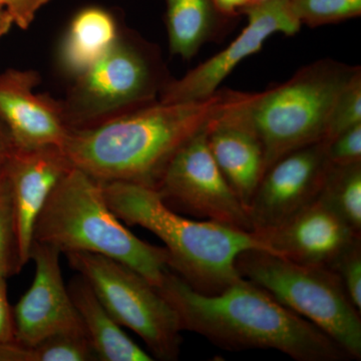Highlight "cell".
<instances>
[{
	"label": "cell",
	"instance_id": "1",
	"mask_svg": "<svg viewBox=\"0 0 361 361\" xmlns=\"http://www.w3.org/2000/svg\"><path fill=\"white\" fill-rule=\"evenodd\" d=\"M248 96L219 90L203 101L154 102L126 115L70 129L63 149L75 167L99 182L156 189L178 149Z\"/></svg>",
	"mask_w": 361,
	"mask_h": 361
},
{
	"label": "cell",
	"instance_id": "2",
	"mask_svg": "<svg viewBox=\"0 0 361 361\" xmlns=\"http://www.w3.org/2000/svg\"><path fill=\"white\" fill-rule=\"evenodd\" d=\"M157 289L177 313L183 331L225 350L274 349L297 361L351 360L331 337L246 278L219 293L204 294L169 270Z\"/></svg>",
	"mask_w": 361,
	"mask_h": 361
},
{
	"label": "cell",
	"instance_id": "3",
	"mask_svg": "<svg viewBox=\"0 0 361 361\" xmlns=\"http://www.w3.org/2000/svg\"><path fill=\"white\" fill-rule=\"evenodd\" d=\"M103 187L116 217L158 236L170 255V270L201 293H219L241 278L236 261L243 252L274 253L255 233L180 215L153 188L125 182L103 183Z\"/></svg>",
	"mask_w": 361,
	"mask_h": 361
},
{
	"label": "cell",
	"instance_id": "4",
	"mask_svg": "<svg viewBox=\"0 0 361 361\" xmlns=\"http://www.w3.org/2000/svg\"><path fill=\"white\" fill-rule=\"evenodd\" d=\"M33 241L61 253L87 252L115 259L159 287L170 270V255L137 238L111 211L103 183L77 167L54 188L35 226Z\"/></svg>",
	"mask_w": 361,
	"mask_h": 361
},
{
	"label": "cell",
	"instance_id": "5",
	"mask_svg": "<svg viewBox=\"0 0 361 361\" xmlns=\"http://www.w3.org/2000/svg\"><path fill=\"white\" fill-rule=\"evenodd\" d=\"M356 68L320 59L274 89L252 94L244 111L264 148L265 171L287 154L324 141L334 102Z\"/></svg>",
	"mask_w": 361,
	"mask_h": 361
},
{
	"label": "cell",
	"instance_id": "6",
	"mask_svg": "<svg viewBox=\"0 0 361 361\" xmlns=\"http://www.w3.org/2000/svg\"><path fill=\"white\" fill-rule=\"evenodd\" d=\"M236 267L242 277L331 337L351 360H360V311L334 270L255 249L240 254Z\"/></svg>",
	"mask_w": 361,
	"mask_h": 361
},
{
	"label": "cell",
	"instance_id": "7",
	"mask_svg": "<svg viewBox=\"0 0 361 361\" xmlns=\"http://www.w3.org/2000/svg\"><path fill=\"white\" fill-rule=\"evenodd\" d=\"M66 255L118 324L141 337L153 357L178 360L182 327L177 313L157 287L115 259L87 252Z\"/></svg>",
	"mask_w": 361,
	"mask_h": 361
},
{
	"label": "cell",
	"instance_id": "8",
	"mask_svg": "<svg viewBox=\"0 0 361 361\" xmlns=\"http://www.w3.org/2000/svg\"><path fill=\"white\" fill-rule=\"evenodd\" d=\"M75 80L63 106L70 129L128 106L154 103L168 82L155 51L122 37Z\"/></svg>",
	"mask_w": 361,
	"mask_h": 361
},
{
	"label": "cell",
	"instance_id": "9",
	"mask_svg": "<svg viewBox=\"0 0 361 361\" xmlns=\"http://www.w3.org/2000/svg\"><path fill=\"white\" fill-rule=\"evenodd\" d=\"M208 125L178 149L155 190L176 212L183 211L203 220L252 232L245 207L209 149Z\"/></svg>",
	"mask_w": 361,
	"mask_h": 361
},
{
	"label": "cell",
	"instance_id": "10",
	"mask_svg": "<svg viewBox=\"0 0 361 361\" xmlns=\"http://www.w3.org/2000/svg\"><path fill=\"white\" fill-rule=\"evenodd\" d=\"M247 25L238 37L219 54L187 73L171 80L160 92L161 103H187L209 99L221 84L249 56L262 49L266 40L275 33L294 35L301 25L294 18L289 0H269L244 9Z\"/></svg>",
	"mask_w": 361,
	"mask_h": 361
},
{
	"label": "cell",
	"instance_id": "11",
	"mask_svg": "<svg viewBox=\"0 0 361 361\" xmlns=\"http://www.w3.org/2000/svg\"><path fill=\"white\" fill-rule=\"evenodd\" d=\"M324 141L287 154L265 171L248 207L252 232L284 224L314 203L329 174Z\"/></svg>",
	"mask_w": 361,
	"mask_h": 361
},
{
	"label": "cell",
	"instance_id": "12",
	"mask_svg": "<svg viewBox=\"0 0 361 361\" xmlns=\"http://www.w3.org/2000/svg\"><path fill=\"white\" fill-rule=\"evenodd\" d=\"M61 252L33 241L30 260L35 261L32 286L13 308L14 341L32 346L49 337L85 334L75 304L61 274Z\"/></svg>",
	"mask_w": 361,
	"mask_h": 361
},
{
	"label": "cell",
	"instance_id": "13",
	"mask_svg": "<svg viewBox=\"0 0 361 361\" xmlns=\"http://www.w3.org/2000/svg\"><path fill=\"white\" fill-rule=\"evenodd\" d=\"M75 167L63 148L16 149L6 165L21 266L30 261L35 223L54 188Z\"/></svg>",
	"mask_w": 361,
	"mask_h": 361
},
{
	"label": "cell",
	"instance_id": "14",
	"mask_svg": "<svg viewBox=\"0 0 361 361\" xmlns=\"http://www.w3.org/2000/svg\"><path fill=\"white\" fill-rule=\"evenodd\" d=\"M39 82L33 71L0 75V121L16 149L63 148L70 132L63 106L35 94Z\"/></svg>",
	"mask_w": 361,
	"mask_h": 361
},
{
	"label": "cell",
	"instance_id": "15",
	"mask_svg": "<svg viewBox=\"0 0 361 361\" xmlns=\"http://www.w3.org/2000/svg\"><path fill=\"white\" fill-rule=\"evenodd\" d=\"M253 233L280 257L329 268L361 239V234L318 199L284 224Z\"/></svg>",
	"mask_w": 361,
	"mask_h": 361
},
{
	"label": "cell",
	"instance_id": "16",
	"mask_svg": "<svg viewBox=\"0 0 361 361\" xmlns=\"http://www.w3.org/2000/svg\"><path fill=\"white\" fill-rule=\"evenodd\" d=\"M251 97L249 94L245 101L214 118L207 128L209 149L247 213L265 172L264 148L244 111Z\"/></svg>",
	"mask_w": 361,
	"mask_h": 361
},
{
	"label": "cell",
	"instance_id": "17",
	"mask_svg": "<svg viewBox=\"0 0 361 361\" xmlns=\"http://www.w3.org/2000/svg\"><path fill=\"white\" fill-rule=\"evenodd\" d=\"M68 289L97 360H154L153 356L123 332L84 276L78 274L73 277Z\"/></svg>",
	"mask_w": 361,
	"mask_h": 361
},
{
	"label": "cell",
	"instance_id": "18",
	"mask_svg": "<svg viewBox=\"0 0 361 361\" xmlns=\"http://www.w3.org/2000/svg\"><path fill=\"white\" fill-rule=\"evenodd\" d=\"M236 20L223 16L214 0H166L170 52L190 61L203 45L222 39Z\"/></svg>",
	"mask_w": 361,
	"mask_h": 361
},
{
	"label": "cell",
	"instance_id": "19",
	"mask_svg": "<svg viewBox=\"0 0 361 361\" xmlns=\"http://www.w3.org/2000/svg\"><path fill=\"white\" fill-rule=\"evenodd\" d=\"M113 16L104 9H82L71 20L61 49V63L66 73L77 78L104 54L118 39Z\"/></svg>",
	"mask_w": 361,
	"mask_h": 361
},
{
	"label": "cell",
	"instance_id": "20",
	"mask_svg": "<svg viewBox=\"0 0 361 361\" xmlns=\"http://www.w3.org/2000/svg\"><path fill=\"white\" fill-rule=\"evenodd\" d=\"M96 353L85 334L49 337L32 346L16 341L0 345V361H92Z\"/></svg>",
	"mask_w": 361,
	"mask_h": 361
},
{
	"label": "cell",
	"instance_id": "21",
	"mask_svg": "<svg viewBox=\"0 0 361 361\" xmlns=\"http://www.w3.org/2000/svg\"><path fill=\"white\" fill-rule=\"evenodd\" d=\"M318 200L361 234V163L330 166Z\"/></svg>",
	"mask_w": 361,
	"mask_h": 361
},
{
	"label": "cell",
	"instance_id": "22",
	"mask_svg": "<svg viewBox=\"0 0 361 361\" xmlns=\"http://www.w3.org/2000/svg\"><path fill=\"white\" fill-rule=\"evenodd\" d=\"M21 269L16 211L4 169L0 172V277L7 279Z\"/></svg>",
	"mask_w": 361,
	"mask_h": 361
},
{
	"label": "cell",
	"instance_id": "23",
	"mask_svg": "<svg viewBox=\"0 0 361 361\" xmlns=\"http://www.w3.org/2000/svg\"><path fill=\"white\" fill-rule=\"evenodd\" d=\"M294 18L301 26L332 25L361 16V0H289Z\"/></svg>",
	"mask_w": 361,
	"mask_h": 361
},
{
	"label": "cell",
	"instance_id": "24",
	"mask_svg": "<svg viewBox=\"0 0 361 361\" xmlns=\"http://www.w3.org/2000/svg\"><path fill=\"white\" fill-rule=\"evenodd\" d=\"M361 123V68L357 66L353 75L343 85L332 110L327 123L325 142Z\"/></svg>",
	"mask_w": 361,
	"mask_h": 361
},
{
	"label": "cell",
	"instance_id": "25",
	"mask_svg": "<svg viewBox=\"0 0 361 361\" xmlns=\"http://www.w3.org/2000/svg\"><path fill=\"white\" fill-rule=\"evenodd\" d=\"M329 268L341 279L356 310L361 311V239L343 252Z\"/></svg>",
	"mask_w": 361,
	"mask_h": 361
},
{
	"label": "cell",
	"instance_id": "26",
	"mask_svg": "<svg viewBox=\"0 0 361 361\" xmlns=\"http://www.w3.org/2000/svg\"><path fill=\"white\" fill-rule=\"evenodd\" d=\"M326 155L334 167L361 163V123L326 142Z\"/></svg>",
	"mask_w": 361,
	"mask_h": 361
},
{
	"label": "cell",
	"instance_id": "27",
	"mask_svg": "<svg viewBox=\"0 0 361 361\" xmlns=\"http://www.w3.org/2000/svg\"><path fill=\"white\" fill-rule=\"evenodd\" d=\"M49 0H0V6L4 7L13 16L14 23L26 30L40 8Z\"/></svg>",
	"mask_w": 361,
	"mask_h": 361
},
{
	"label": "cell",
	"instance_id": "28",
	"mask_svg": "<svg viewBox=\"0 0 361 361\" xmlns=\"http://www.w3.org/2000/svg\"><path fill=\"white\" fill-rule=\"evenodd\" d=\"M14 341L13 308L7 298L6 279L0 277V345Z\"/></svg>",
	"mask_w": 361,
	"mask_h": 361
},
{
	"label": "cell",
	"instance_id": "29",
	"mask_svg": "<svg viewBox=\"0 0 361 361\" xmlns=\"http://www.w3.org/2000/svg\"><path fill=\"white\" fill-rule=\"evenodd\" d=\"M218 11L232 20H238L244 9L249 6L248 0H214Z\"/></svg>",
	"mask_w": 361,
	"mask_h": 361
},
{
	"label": "cell",
	"instance_id": "30",
	"mask_svg": "<svg viewBox=\"0 0 361 361\" xmlns=\"http://www.w3.org/2000/svg\"><path fill=\"white\" fill-rule=\"evenodd\" d=\"M14 149L16 148H14L6 130L0 129V172L6 169Z\"/></svg>",
	"mask_w": 361,
	"mask_h": 361
},
{
	"label": "cell",
	"instance_id": "31",
	"mask_svg": "<svg viewBox=\"0 0 361 361\" xmlns=\"http://www.w3.org/2000/svg\"><path fill=\"white\" fill-rule=\"evenodd\" d=\"M4 8V7L0 6V35H4L11 27V23H14L11 13Z\"/></svg>",
	"mask_w": 361,
	"mask_h": 361
},
{
	"label": "cell",
	"instance_id": "32",
	"mask_svg": "<svg viewBox=\"0 0 361 361\" xmlns=\"http://www.w3.org/2000/svg\"><path fill=\"white\" fill-rule=\"evenodd\" d=\"M248 1L249 6H253V4H263V2L269 1V0H248Z\"/></svg>",
	"mask_w": 361,
	"mask_h": 361
}]
</instances>
